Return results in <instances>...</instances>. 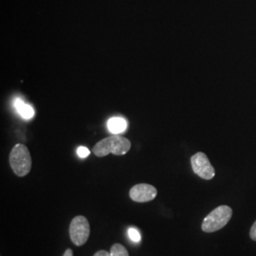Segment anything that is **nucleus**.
Wrapping results in <instances>:
<instances>
[{
	"label": "nucleus",
	"mask_w": 256,
	"mask_h": 256,
	"mask_svg": "<svg viewBox=\"0 0 256 256\" xmlns=\"http://www.w3.org/2000/svg\"><path fill=\"white\" fill-rule=\"evenodd\" d=\"M158 191L153 185L147 183H140L133 186L129 191V196L133 202L138 203L152 202L155 200Z\"/></svg>",
	"instance_id": "nucleus-6"
},
{
	"label": "nucleus",
	"mask_w": 256,
	"mask_h": 256,
	"mask_svg": "<svg viewBox=\"0 0 256 256\" xmlns=\"http://www.w3.org/2000/svg\"><path fill=\"white\" fill-rule=\"evenodd\" d=\"M191 164L194 173L203 180H210L216 174V170L212 165L210 164L208 156L202 152H198L192 156L191 158Z\"/></svg>",
	"instance_id": "nucleus-5"
},
{
	"label": "nucleus",
	"mask_w": 256,
	"mask_h": 256,
	"mask_svg": "<svg viewBox=\"0 0 256 256\" xmlns=\"http://www.w3.org/2000/svg\"><path fill=\"white\" fill-rule=\"evenodd\" d=\"M110 256H129L128 250L124 247L122 244L116 243L110 248Z\"/></svg>",
	"instance_id": "nucleus-9"
},
{
	"label": "nucleus",
	"mask_w": 256,
	"mask_h": 256,
	"mask_svg": "<svg viewBox=\"0 0 256 256\" xmlns=\"http://www.w3.org/2000/svg\"><path fill=\"white\" fill-rule=\"evenodd\" d=\"M12 102L14 108L23 119L30 120L34 116V110L32 108V106L26 104L21 98H16Z\"/></svg>",
	"instance_id": "nucleus-7"
},
{
	"label": "nucleus",
	"mask_w": 256,
	"mask_h": 256,
	"mask_svg": "<svg viewBox=\"0 0 256 256\" xmlns=\"http://www.w3.org/2000/svg\"><path fill=\"white\" fill-rule=\"evenodd\" d=\"M232 216V210L227 205H221L212 210L204 218L202 228L205 232H214L224 228Z\"/></svg>",
	"instance_id": "nucleus-3"
},
{
	"label": "nucleus",
	"mask_w": 256,
	"mask_h": 256,
	"mask_svg": "<svg viewBox=\"0 0 256 256\" xmlns=\"http://www.w3.org/2000/svg\"><path fill=\"white\" fill-rule=\"evenodd\" d=\"M74 256V252L72 248H68L66 252H64V256Z\"/></svg>",
	"instance_id": "nucleus-14"
},
{
	"label": "nucleus",
	"mask_w": 256,
	"mask_h": 256,
	"mask_svg": "<svg viewBox=\"0 0 256 256\" xmlns=\"http://www.w3.org/2000/svg\"><path fill=\"white\" fill-rule=\"evenodd\" d=\"M90 234V226L88 220L82 216H75L70 222V236L74 245L82 246L86 244Z\"/></svg>",
	"instance_id": "nucleus-4"
},
{
	"label": "nucleus",
	"mask_w": 256,
	"mask_h": 256,
	"mask_svg": "<svg viewBox=\"0 0 256 256\" xmlns=\"http://www.w3.org/2000/svg\"><path fill=\"white\" fill-rule=\"evenodd\" d=\"M94 256H110V252H106V250H99V252H97Z\"/></svg>",
	"instance_id": "nucleus-13"
},
{
	"label": "nucleus",
	"mask_w": 256,
	"mask_h": 256,
	"mask_svg": "<svg viewBox=\"0 0 256 256\" xmlns=\"http://www.w3.org/2000/svg\"><path fill=\"white\" fill-rule=\"evenodd\" d=\"M32 156L26 146L16 144L10 153V165L14 173L18 176H27L32 169Z\"/></svg>",
	"instance_id": "nucleus-2"
},
{
	"label": "nucleus",
	"mask_w": 256,
	"mask_h": 256,
	"mask_svg": "<svg viewBox=\"0 0 256 256\" xmlns=\"http://www.w3.org/2000/svg\"><path fill=\"white\" fill-rule=\"evenodd\" d=\"M77 154H78L80 158H86L88 156H90V151L86 147L80 146L77 149Z\"/></svg>",
	"instance_id": "nucleus-11"
},
{
	"label": "nucleus",
	"mask_w": 256,
	"mask_h": 256,
	"mask_svg": "<svg viewBox=\"0 0 256 256\" xmlns=\"http://www.w3.org/2000/svg\"><path fill=\"white\" fill-rule=\"evenodd\" d=\"M250 236L254 241H256V221L254 223V225L252 226V229L250 230Z\"/></svg>",
	"instance_id": "nucleus-12"
},
{
	"label": "nucleus",
	"mask_w": 256,
	"mask_h": 256,
	"mask_svg": "<svg viewBox=\"0 0 256 256\" xmlns=\"http://www.w3.org/2000/svg\"><path fill=\"white\" fill-rule=\"evenodd\" d=\"M108 128L113 134L119 135L128 129V122L122 118L114 117L108 122Z\"/></svg>",
	"instance_id": "nucleus-8"
},
{
	"label": "nucleus",
	"mask_w": 256,
	"mask_h": 256,
	"mask_svg": "<svg viewBox=\"0 0 256 256\" xmlns=\"http://www.w3.org/2000/svg\"><path fill=\"white\" fill-rule=\"evenodd\" d=\"M131 148V142L126 138L120 135H112L100 140L93 147L92 151L95 156L102 158L108 154L124 156L128 153Z\"/></svg>",
	"instance_id": "nucleus-1"
},
{
	"label": "nucleus",
	"mask_w": 256,
	"mask_h": 256,
	"mask_svg": "<svg viewBox=\"0 0 256 256\" xmlns=\"http://www.w3.org/2000/svg\"><path fill=\"white\" fill-rule=\"evenodd\" d=\"M128 236H129L130 239H131L132 241H134V242H138V241H140V239H142L140 232H138L136 228H133V227L128 229Z\"/></svg>",
	"instance_id": "nucleus-10"
}]
</instances>
